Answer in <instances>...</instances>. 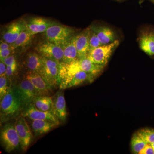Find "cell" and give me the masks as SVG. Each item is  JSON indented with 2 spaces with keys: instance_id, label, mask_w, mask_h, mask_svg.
Here are the masks:
<instances>
[{
  "instance_id": "obj_3",
  "label": "cell",
  "mask_w": 154,
  "mask_h": 154,
  "mask_svg": "<svg viewBox=\"0 0 154 154\" xmlns=\"http://www.w3.org/2000/svg\"><path fill=\"white\" fill-rule=\"evenodd\" d=\"M74 33L72 28L55 23L48 28L45 34L48 41L63 47L74 36Z\"/></svg>"
},
{
  "instance_id": "obj_25",
  "label": "cell",
  "mask_w": 154,
  "mask_h": 154,
  "mask_svg": "<svg viewBox=\"0 0 154 154\" xmlns=\"http://www.w3.org/2000/svg\"><path fill=\"white\" fill-rule=\"evenodd\" d=\"M137 134L148 143L150 144L154 142V128H145L140 130Z\"/></svg>"
},
{
  "instance_id": "obj_28",
  "label": "cell",
  "mask_w": 154,
  "mask_h": 154,
  "mask_svg": "<svg viewBox=\"0 0 154 154\" xmlns=\"http://www.w3.org/2000/svg\"><path fill=\"white\" fill-rule=\"evenodd\" d=\"M17 61L14 63L12 64L11 65L8 66H7V69H6V75L7 78L9 79L10 81H11L12 77L14 76V74L16 73L17 69Z\"/></svg>"
},
{
  "instance_id": "obj_14",
  "label": "cell",
  "mask_w": 154,
  "mask_h": 154,
  "mask_svg": "<svg viewBox=\"0 0 154 154\" xmlns=\"http://www.w3.org/2000/svg\"><path fill=\"white\" fill-rule=\"evenodd\" d=\"M55 22L40 17H33L25 22V28L32 35L45 32L48 28Z\"/></svg>"
},
{
  "instance_id": "obj_7",
  "label": "cell",
  "mask_w": 154,
  "mask_h": 154,
  "mask_svg": "<svg viewBox=\"0 0 154 154\" xmlns=\"http://www.w3.org/2000/svg\"><path fill=\"white\" fill-rule=\"evenodd\" d=\"M119 44L118 40H116L110 44L100 46L89 52L87 58L94 63L105 66Z\"/></svg>"
},
{
  "instance_id": "obj_23",
  "label": "cell",
  "mask_w": 154,
  "mask_h": 154,
  "mask_svg": "<svg viewBox=\"0 0 154 154\" xmlns=\"http://www.w3.org/2000/svg\"><path fill=\"white\" fill-rule=\"evenodd\" d=\"M32 35L26 28L22 30L16 41L11 44L14 49L19 47H24L29 44L33 37Z\"/></svg>"
},
{
  "instance_id": "obj_31",
  "label": "cell",
  "mask_w": 154,
  "mask_h": 154,
  "mask_svg": "<svg viewBox=\"0 0 154 154\" xmlns=\"http://www.w3.org/2000/svg\"><path fill=\"white\" fill-rule=\"evenodd\" d=\"M140 154H154V150L150 144L148 143L139 153Z\"/></svg>"
},
{
  "instance_id": "obj_29",
  "label": "cell",
  "mask_w": 154,
  "mask_h": 154,
  "mask_svg": "<svg viewBox=\"0 0 154 154\" xmlns=\"http://www.w3.org/2000/svg\"><path fill=\"white\" fill-rule=\"evenodd\" d=\"M15 49L14 48H9L0 50V59L2 60L5 58L12 55L14 53Z\"/></svg>"
},
{
  "instance_id": "obj_5",
  "label": "cell",
  "mask_w": 154,
  "mask_h": 154,
  "mask_svg": "<svg viewBox=\"0 0 154 154\" xmlns=\"http://www.w3.org/2000/svg\"><path fill=\"white\" fill-rule=\"evenodd\" d=\"M42 64L39 74L53 88L58 87L60 63L42 56Z\"/></svg>"
},
{
  "instance_id": "obj_8",
  "label": "cell",
  "mask_w": 154,
  "mask_h": 154,
  "mask_svg": "<svg viewBox=\"0 0 154 154\" xmlns=\"http://www.w3.org/2000/svg\"><path fill=\"white\" fill-rule=\"evenodd\" d=\"M96 76L84 71H79L59 81L58 87L61 90L76 87L86 82H92Z\"/></svg>"
},
{
  "instance_id": "obj_2",
  "label": "cell",
  "mask_w": 154,
  "mask_h": 154,
  "mask_svg": "<svg viewBox=\"0 0 154 154\" xmlns=\"http://www.w3.org/2000/svg\"><path fill=\"white\" fill-rule=\"evenodd\" d=\"M104 66L94 63L87 57L79 59L69 63L62 62L60 63L59 77L63 78L69 76L81 71L97 76L102 72Z\"/></svg>"
},
{
  "instance_id": "obj_13",
  "label": "cell",
  "mask_w": 154,
  "mask_h": 154,
  "mask_svg": "<svg viewBox=\"0 0 154 154\" xmlns=\"http://www.w3.org/2000/svg\"><path fill=\"white\" fill-rule=\"evenodd\" d=\"M63 90L57 91L52 97V112L58 119L63 122L66 120V103Z\"/></svg>"
},
{
  "instance_id": "obj_21",
  "label": "cell",
  "mask_w": 154,
  "mask_h": 154,
  "mask_svg": "<svg viewBox=\"0 0 154 154\" xmlns=\"http://www.w3.org/2000/svg\"><path fill=\"white\" fill-rule=\"evenodd\" d=\"M141 49L148 55H154V34L150 33L142 36L140 41Z\"/></svg>"
},
{
  "instance_id": "obj_18",
  "label": "cell",
  "mask_w": 154,
  "mask_h": 154,
  "mask_svg": "<svg viewBox=\"0 0 154 154\" xmlns=\"http://www.w3.org/2000/svg\"><path fill=\"white\" fill-rule=\"evenodd\" d=\"M59 124L54 122L44 120H31V128L36 136H39L49 132Z\"/></svg>"
},
{
  "instance_id": "obj_35",
  "label": "cell",
  "mask_w": 154,
  "mask_h": 154,
  "mask_svg": "<svg viewBox=\"0 0 154 154\" xmlns=\"http://www.w3.org/2000/svg\"></svg>"
},
{
  "instance_id": "obj_11",
  "label": "cell",
  "mask_w": 154,
  "mask_h": 154,
  "mask_svg": "<svg viewBox=\"0 0 154 154\" xmlns=\"http://www.w3.org/2000/svg\"><path fill=\"white\" fill-rule=\"evenodd\" d=\"M22 116L31 120H48L60 124V120L52 112H45L38 110L33 103L25 107L22 111Z\"/></svg>"
},
{
  "instance_id": "obj_4",
  "label": "cell",
  "mask_w": 154,
  "mask_h": 154,
  "mask_svg": "<svg viewBox=\"0 0 154 154\" xmlns=\"http://www.w3.org/2000/svg\"><path fill=\"white\" fill-rule=\"evenodd\" d=\"M12 85L19 96L24 109L33 103L34 99L39 96L33 84L24 77L17 82L12 83Z\"/></svg>"
},
{
  "instance_id": "obj_17",
  "label": "cell",
  "mask_w": 154,
  "mask_h": 154,
  "mask_svg": "<svg viewBox=\"0 0 154 154\" xmlns=\"http://www.w3.org/2000/svg\"><path fill=\"white\" fill-rule=\"evenodd\" d=\"M90 28L96 33L103 45L110 44L116 40L114 32L108 27L91 25Z\"/></svg>"
},
{
  "instance_id": "obj_9",
  "label": "cell",
  "mask_w": 154,
  "mask_h": 154,
  "mask_svg": "<svg viewBox=\"0 0 154 154\" xmlns=\"http://www.w3.org/2000/svg\"><path fill=\"white\" fill-rule=\"evenodd\" d=\"M36 50L42 56L61 63L63 58V48L60 45L49 41L38 45Z\"/></svg>"
},
{
  "instance_id": "obj_26",
  "label": "cell",
  "mask_w": 154,
  "mask_h": 154,
  "mask_svg": "<svg viewBox=\"0 0 154 154\" xmlns=\"http://www.w3.org/2000/svg\"><path fill=\"white\" fill-rule=\"evenodd\" d=\"M12 84V82L7 78L6 75L0 76V99H2L7 94Z\"/></svg>"
},
{
  "instance_id": "obj_32",
  "label": "cell",
  "mask_w": 154,
  "mask_h": 154,
  "mask_svg": "<svg viewBox=\"0 0 154 154\" xmlns=\"http://www.w3.org/2000/svg\"><path fill=\"white\" fill-rule=\"evenodd\" d=\"M9 48H14L12 47L11 44H9V43H8V42H6L3 40L2 39L1 40V42H0V50L6 49H9Z\"/></svg>"
},
{
  "instance_id": "obj_15",
  "label": "cell",
  "mask_w": 154,
  "mask_h": 154,
  "mask_svg": "<svg viewBox=\"0 0 154 154\" xmlns=\"http://www.w3.org/2000/svg\"><path fill=\"white\" fill-rule=\"evenodd\" d=\"M91 28H86L79 35L75 36V42L79 59L87 57L89 53V39Z\"/></svg>"
},
{
  "instance_id": "obj_33",
  "label": "cell",
  "mask_w": 154,
  "mask_h": 154,
  "mask_svg": "<svg viewBox=\"0 0 154 154\" xmlns=\"http://www.w3.org/2000/svg\"><path fill=\"white\" fill-rule=\"evenodd\" d=\"M7 66L3 61L0 62V76L5 75Z\"/></svg>"
},
{
  "instance_id": "obj_27",
  "label": "cell",
  "mask_w": 154,
  "mask_h": 154,
  "mask_svg": "<svg viewBox=\"0 0 154 154\" xmlns=\"http://www.w3.org/2000/svg\"><path fill=\"white\" fill-rule=\"evenodd\" d=\"M102 45H103L101 43L96 33L91 30V33L89 39V53Z\"/></svg>"
},
{
  "instance_id": "obj_1",
  "label": "cell",
  "mask_w": 154,
  "mask_h": 154,
  "mask_svg": "<svg viewBox=\"0 0 154 154\" xmlns=\"http://www.w3.org/2000/svg\"><path fill=\"white\" fill-rule=\"evenodd\" d=\"M24 109L21 100L12 84L7 94L1 99V122L16 118Z\"/></svg>"
},
{
  "instance_id": "obj_10",
  "label": "cell",
  "mask_w": 154,
  "mask_h": 154,
  "mask_svg": "<svg viewBox=\"0 0 154 154\" xmlns=\"http://www.w3.org/2000/svg\"><path fill=\"white\" fill-rule=\"evenodd\" d=\"M15 126L20 139V146L22 149L25 150L30 146L33 135L25 117L22 115L18 117Z\"/></svg>"
},
{
  "instance_id": "obj_34",
  "label": "cell",
  "mask_w": 154,
  "mask_h": 154,
  "mask_svg": "<svg viewBox=\"0 0 154 154\" xmlns=\"http://www.w3.org/2000/svg\"><path fill=\"white\" fill-rule=\"evenodd\" d=\"M151 146H152V147L153 148V149L154 150V142L152 143H150Z\"/></svg>"
},
{
  "instance_id": "obj_16",
  "label": "cell",
  "mask_w": 154,
  "mask_h": 154,
  "mask_svg": "<svg viewBox=\"0 0 154 154\" xmlns=\"http://www.w3.org/2000/svg\"><path fill=\"white\" fill-rule=\"evenodd\" d=\"M25 28V22L18 21L8 26L2 34V40L9 44L14 43L22 30Z\"/></svg>"
},
{
  "instance_id": "obj_24",
  "label": "cell",
  "mask_w": 154,
  "mask_h": 154,
  "mask_svg": "<svg viewBox=\"0 0 154 154\" xmlns=\"http://www.w3.org/2000/svg\"><path fill=\"white\" fill-rule=\"evenodd\" d=\"M148 143L143 140L137 134L134 135L131 140V148L134 154H139Z\"/></svg>"
},
{
  "instance_id": "obj_19",
  "label": "cell",
  "mask_w": 154,
  "mask_h": 154,
  "mask_svg": "<svg viewBox=\"0 0 154 154\" xmlns=\"http://www.w3.org/2000/svg\"><path fill=\"white\" fill-rule=\"evenodd\" d=\"M63 55L62 62L69 63L79 59L75 42V36L71 38L63 47Z\"/></svg>"
},
{
  "instance_id": "obj_22",
  "label": "cell",
  "mask_w": 154,
  "mask_h": 154,
  "mask_svg": "<svg viewBox=\"0 0 154 154\" xmlns=\"http://www.w3.org/2000/svg\"><path fill=\"white\" fill-rule=\"evenodd\" d=\"M33 104L36 108L41 111L52 112L51 97L47 96H38L34 99Z\"/></svg>"
},
{
  "instance_id": "obj_6",
  "label": "cell",
  "mask_w": 154,
  "mask_h": 154,
  "mask_svg": "<svg viewBox=\"0 0 154 154\" xmlns=\"http://www.w3.org/2000/svg\"><path fill=\"white\" fill-rule=\"evenodd\" d=\"M1 140L6 151L10 153L20 146V139L15 125L7 123L3 127L1 132Z\"/></svg>"
},
{
  "instance_id": "obj_30",
  "label": "cell",
  "mask_w": 154,
  "mask_h": 154,
  "mask_svg": "<svg viewBox=\"0 0 154 154\" xmlns=\"http://www.w3.org/2000/svg\"><path fill=\"white\" fill-rule=\"evenodd\" d=\"M1 61H3L4 63L5 64L6 66H8L11 65L12 64L16 62L17 61V60H16V57L12 54V55H10V56L3 59Z\"/></svg>"
},
{
  "instance_id": "obj_12",
  "label": "cell",
  "mask_w": 154,
  "mask_h": 154,
  "mask_svg": "<svg viewBox=\"0 0 154 154\" xmlns=\"http://www.w3.org/2000/svg\"><path fill=\"white\" fill-rule=\"evenodd\" d=\"M23 77L33 84L39 96H48L53 89L38 73L26 72Z\"/></svg>"
},
{
  "instance_id": "obj_20",
  "label": "cell",
  "mask_w": 154,
  "mask_h": 154,
  "mask_svg": "<svg viewBox=\"0 0 154 154\" xmlns=\"http://www.w3.org/2000/svg\"><path fill=\"white\" fill-rule=\"evenodd\" d=\"M42 64V56L35 52L29 53L25 60V66L27 72L39 73Z\"/></svg>"
}]
</instances>
